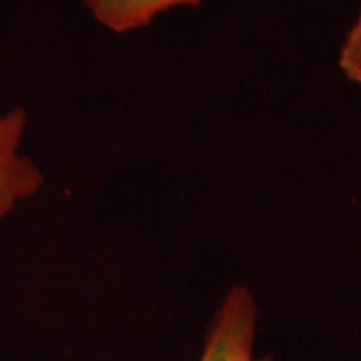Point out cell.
Here are the masks:
<instances>
[{"label":"cell","instance_id":"obj_1","mask_svg":"<svg viewBox=\"0 0 361 361\" xmlns=\"http://www.w3.org/2000/svg\"><path fill=\"white\" fill-rule=\"evenodd\" d=\"M256 323L258 308L251 291L234 286L216 310L200 361H273L255 355Z\"/></svg>","mask_w":361,"mask_h":361},{"label":"cell","instance_id":"obj_2","mask_svg":"<svg viewBox=\"0 0 361 361\" xmlns=\"http://www.w3.org/2000/svg\"><path fill=\"white\" fill-rule=\"evenodd\" d=\"M25 126L27 114L20 107L0 112V218L34 196L44 183L37 166L19 152Z\"/></svg>","mask_w":361,"mask_h":361},{"label":"cell","instance_id":"obj_3","mask_svg":"<svg viewBox=\"0 0 361 361\" xmlns=\"http://www.w3.org/2000/svg\"><path fill=\"white\" fill-rule=\"evenodd\" d=\"M202 0H84L99 24L123 34L142 29L161 13L176 7H197Z\"/></svg>","mask_w":361,"mask_h":361},{"label":"cell","instance_id":"obj_4","mask_svg":"<svg viewBox=\"0 0 361 361\" xmlns=\"http://www.w3.org/2000/svg\"><path fill=\"white\" fill-rule=\"evenodd\" d=\"M340 67L346 78L361 82V11L341 47Z\"/></svg>","mask_w":361,"mask_h":361},{"label":"cell","instance_id":"obj_5","mask_svg":"<svg viewBox=\"0 0 361 361\" xmlns=\"http://www.w3.org/2000/svg\"><path fill=\"white\" fill-rule=\"evenodd\" d=\"M360 84H361V82H360Z\"/></svg>","mask_w":361,"mask_h":361}]
</instances>
